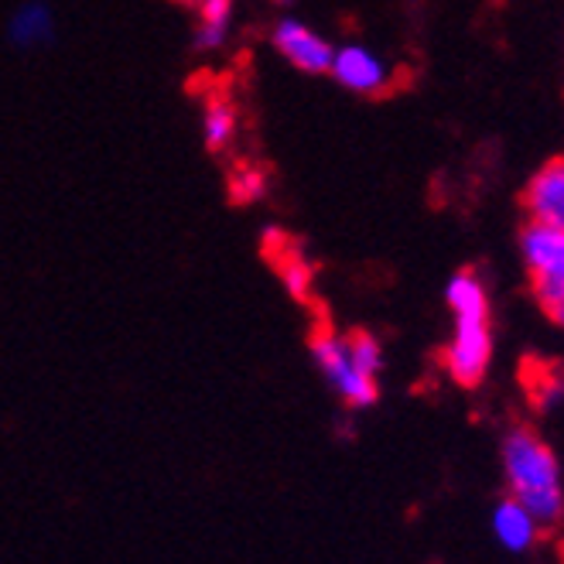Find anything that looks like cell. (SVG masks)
I'll use <instances>...</instances> for the list:
<instances>
[{
	"instance_id": "obj_15",
	"label": "cell",
	"mask_w": 564,
	"mask_h": 564,
	"mask_svg": "<svg viewBox=\"0 0 564 564\" xmlns=\"http://www.w3.org/2000/svg\"><path fill=\"white\" fill-rule=\"evenodd\" d=\"M544 312H547V318H551L554 325H561V328H564V294H561V297H554V302H551Z\"/></svg>"
},
{
	"instance_id": "obj_5",
	"label": "cell",
	"mask_w": 564,
	"mask_h": 564,
	"mask_svg": "<svg viewBox=\"0 0 564 564\" xmlns=\"http://www.w3.org/2000/svg\"><path fill=\"white\" fill-rule=\"evenodd\" d=\"M271 45L291 69L305 73V76H328L332 52H336V45L322 39L315 28H308L302 18H291V14L274 24Z\"/></svg>"
},
{
	"instance_id": "obj_16",
	"label": "cell",
	"mask_w": 564,
	"mask_h": 564,
	"mask_svg": "<svg viewBox=\"0 0 564 564\" xmlns=\"http://www.w3.org/2000/svg\"><path fill=\"white\" fill-rule=\"evenodd\" d=\"M274 4H278V8H291V4H294V0H274Z\"/></svg>"
},
{
	"instance_id": "obj_8",
	"label": "cell",
	"mask_w": 564,
	"mask_h": 564,
	"mask_svg": "<svg viewBox=\"0 0 564 564\" xmlns=\"http://www.w3.org/2000/svg\"><path fill=\"white\" fill-rule=\"evenodd\" d=\"M8 39L21 52H35L52 45L55 39V14L45 0H21L8 18Z\"/></svg>"
},
{
	"instance_id": "obj_10",
	"label": "cell",
	"mask_w": 564,
	"mask_h": 564,
	"mask_svg": "<svg viewBox=\"0 0 564 564\" xmlns=\"http://www.w3.org/2000/svg\"><path fill=\"white\" fill-rule=\"evenodd\" d=\"M278 240V247L271 253V263H274V271L281 278V284L288 288V294L294 297V302H305V297L312 294V281H315V268L308 263V257L302 253V247H297L294 240H288L281 229H274L271 234Z\"/></svg>"
},
{
	"instance_id": "obj_6",
	"label": "cell",
	"mask_w": 564,
	"mask_h": 564,
	"mask_svg": "<svg viewBox=\"0 0 564 564\" xmlns=\"http://www.w3.org/2000/svg\"><path fill=\"white\" fill-rule=\"evenodd\" d=\"M328 76L356 96H383L393 86V69L387 65V58H380L373 48L359 42L336 45Z\"/></svg>"
},
{
	"instance_id": "obj_2",
	"label": "cell",
	"mask_w": 564,
	"mask_h": 564,
	"mask_svg": "<svg viewBox=\"0 0 564 564\" xmlns=\"http://www.w3.org/2000/svg\"><path fill=\"white\" fill-rule=\"evenodd\" d=\"M445 302L452 312V339L445 346V373L458 387H479L492 362V325H489V294L479 274L458 271L445 284Z\"/></svg>"
},
{
	"instance_id": "obj_1",
	"label": "cell",
	"mask_w": 564,
	"mask_h": 564,
	"mask_svg": "<svg viewBox=\"0 0 564 564\" xmlns=\"http://www.w3.org/2000/svg\"><path fill=\"white\" fill-rule=\"evenodd\" d=\"M312 359L346 408H373L380 397V373H383V346L373 332L352 328L336 332L328 322H318L308 339Z\"/></svg>"
},
{
	"instance_id": "obj_11",
	"label": "cell",
	"mask_w": 564,
	"mask_h": 564,
	"mask_svg": "<svg viewBox=\"0 0 564 564\" xmlns=\"http://www.w3.org/2000/svg\"><path fill=\"white\" fill-rule=\"evenodd\" d=\"M492 534L507 551L520 554L527 547H534V541L541 534V523L534 520V513H530L520 500H513V496H510V500L496 503V510H492Z\"/></svg>"
},
{
	"instance_id": "obj_9",
	"label": "cell",
	"mask_w": 564,
	"mask_h": 564,
	"mask_svg": "<svg viewBox=\"0 0 564 564\" xmlns=\"http://www.w3.org/2000/svg\"><path fill=\"white\" fill-rule=\"evenodd\" d=\"M195 11V31H192V48L198 55H213L229 42L234 31V0H192Z\"/></svg>"
},
{
	"instance_id": "obj_3",
	"label": "cell",
	"mask_w": 564,
	"mask_h": 564,
	"mask_svg": "<svg viewBox=\"0 0 564 564\" xmlns=\"http://www.w3.org/2000/svg\"><path fill=\"white\" fill-rule=\"evenodd\" d=\"M503 473L520 500L541 527H551L564 513L561 466L551 445L530 427H513L503 438Z\"/></svg>"
},
{
	"instance_id": "obj_13",
	"label": "cell",
	"mask_w": 564,
	"mask_h": 564,
	"mask_svg": "<svg viewBox=\"0 0 564 564\" xmlns=\"http://www.w3.org/2000/svg\"><path fill=\"white\" fill-rule=\"evenodd\" d=\"M527 390H530V397H534L538 408L551 411L554 404L564 401V373L554 367H541L538 373L527 377Z\"/></svg>"
},
{
	"instance_id": "obj_7",
	"label": "cell",
	"mask_w": 564,
	"mask_h": 564,
	"mask_svg": "<svg viewBox=\"0 0 564 564\" xmlns=\"http://www.w3.org/2000/svg\"><path fill=\"white\" fill-rule=\"evenodd\" d=\"M523 209L530 223L564 229V154L544 161L523 185Z\"/></svg>"
},
{
	"instance_id": "obj_12",
	"label": "cell",
	"mask_w": 564,
	"mask_h": 564,
	"mask_svg": "<svg viewBox=\"0 0 564 564\" xmlns=\"http://www.w3.org/2000/svg\"><path fill=\"white\" fill-rule=\"evenodd\" d=\"M237 134H240V113L234 107V99H226V96L206 99V110H203V141H206V151H213V154L229 151V144L237 141Z\"/></svg>"
},
{
	"instance_id": "obj_14",
	"label": "cell",
	"mask_w": 564,
	"mask_h": 564,
	"mask_svg": "<svg viewBox=\"0 0 564 564\" xmlns=\"http://www.w3.org/2000/svg\"><path fill=\"white\" fill-rule=\"evenodd\" d=\"M268 192V175L260 169H243L240 175H234V198L237 203H257Z\"/></svg>"
},
{
	"instance_id": "obj_4",
	"label": "cell",
	"mask_w": 564,
	"mask_h": 564,
	"mask_svg": "<svg viewBox=\"0 0 564 564\" xmlns=\"http://www.w3.org/2000/svg\"><path fill=\"white\" fill-rule=\"evenodd\" d=\"M520 260L530 281V291L547 308L554 297L564 294V229L527 223L520 229Z\"/></svg>"
}]
</instances>
